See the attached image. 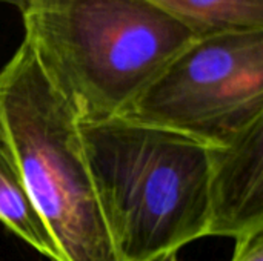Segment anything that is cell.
Returning a JSON list of instances; mask_svg holds the SVG:
<instances>
[{"label":"cell","instance_id":"6da1fadb","mask_svg":"<svg viewBox=\"0 0 263 261\" xmlns=\"http://www.w3.org/2000/svg\"><path fill=\"white\" fill-rule=\"evenodd\" d=\"M79 132L119 260L159 261L206 237L208 145L122 115Z\"/></svg>","mask_w":263,"mask_h":261},{"label":"cell","instance_id":"7a4b0ae2","mask_svg":"<svg viewBox=\"0 0 263 261\" xmlns=\"http://www.w3.org/2000/svg\"><path fill=\"white\" fill-rule=\"evenodd\" d=\"M25 37L80 122L122 115L196 35L145 0H20Z\"/></svg>","mask_w":263,"mask_h":261},{"label":"cell","instance_id":"3957f363","mask_svg":"<svg viewBox=\"0 0 263 261\" xmlns=\"http://www.w3.org/2000/svg\"><path fill=\"white\" fill-rule=\"evenodd\" d=\"M80 118L23 40L0 71V129L65 261H120L79 132Z\"/></svg>","mask_w":263,"mask_h":261},{"label":"cell","instance_id":"277c9868","mask_svg":"<svg viewBox=\"0 0 263 261\" xmlns=\"http://www.w3.org/2000/svg\"><path fill=\"white\" fill-rule=\"evenodd\" d=\"M122 117L208 146L230 143L263 118V29L196 37Z\"/></svg>","mask_w":263,"mask_h":261},{"label":"cell","instance_id":"5b68a950","mask_svg":"<svg viewBox=\"0 0 263 261\" xmlns=\"http://www.w3.org/2000/svg\"><path fill=\"white\" fill-rule=\"evenodd\" d=\"M206 237L240 238L263 231V118L230 143L208 146Z\"/></svg>","mask_w":263,"mask_h":261},{"label":"cell","instance_id":"8992f818","mask_svg":"<svg viewBox=\"0 0 263 261\" xmlns=\"http://www.w3.org/2000/svg\"><path fill=\"white\" fill-rule=\"evenodd\" d=\"M0 222L18 238L51 261H65L40 217L0 129Z\"/></svg>","mask_w":263,"mask_h":261},{"label":"cell","instance_id":"52a82bcc","mask_svg":"<svg viewBox=\"0 0 263 261\" xmlns=\"http://www.w3.org/2000/svg\"><path fill=\"white\" fill-rule=\"evenodd\" d=\"M196 37L263 29V0H145Z\"/></svg>","mask_w":263,"mask_h":261},{"label":"cell","instance_id":"ba28073f","mask_svg":"<svg viewBox=\"0 0 263 261\" xmlns=\"http://www.w3.org/2000/svg\"><path fill=\"white\" fill-rule=\"evenodd\" d=\"M230 261H263V231L236 238Z\"/></svg>","mask_w":263,"mask_h":261},{"label":"cell","instance_id":"9c48e42d","mask_svg":"<svg viewBox=\"0 0 263 261\" xmlns=\"http://www.w3.org/2000/svg\"><path fill=\"white\" fill-rule=\"evenodd\" d=\"M159 261H180L177 258V254H173V255H168V257H165V258H162V260Z\"/></svg>","mask_w":263,"mask_h":261},{"label":"cell","instance_id":"30bf717a","mask_svg":"<svg viewBox=\"0 0 263 261\" xmlns=\"http://www.w3.org/2000/svg\"><path fill=\"white\" fill-rule=\"evenodd\" d=\"M14 2H17V0H14ZM18 2H20V0H18Z\"/></svg>","mask_w":263,"mask_h":261}]
</instances>
